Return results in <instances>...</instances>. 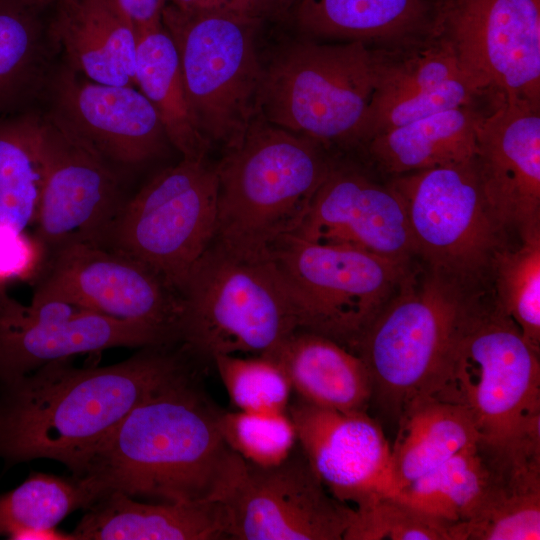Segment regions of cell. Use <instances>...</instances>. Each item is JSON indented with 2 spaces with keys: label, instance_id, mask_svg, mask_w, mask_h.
<instances>
[{
  "label": "cell",
  "instance_id": "cell-15",
  "mask_svg": "<svg viewBox=\"0 0 540 540\" xmlns=\"http://www.w3.org/2000/svg\"><path fill=\"white\" fill-rule=\"evenodd\" d=\"M223 503L228 536L238 540H344L355 515L330 494L298 443L277 465L247 462Z\"/></svg>",
  "mask_w": 540,
  "mask_h": 540
},
{
  "label": "cell",
  "instance_id": "cell-8",
  "mask_svg": "<svg viewBox=\"0 0 540 540\" xmlns=\"http://www.w3.org/2000/svg\"><path fill=\"white\" fill-rule=\"evenodd\" d=\"M162 25L175 45L187 99L204 138L228 150L258 114L261 20L233 10L190 11L167 3Z\"/></svg>",
  "mask_w": 540,
  "mask_h": 540
},
{
  "label": "cell",
  "instance_id": "cell-33",
  "mask_svg": "<svg viewBox=\"0 0 540 540\" xmlns=\"http://www.w3.org/2000/svg\"><path fill=\"white\" fill-rule=\"evenodd\" d=\"M30 111L0 118V228L24 233L35 222L41 169Z\"/></svg>",
  "mask_w": 540,
  "mask_h": 540
},
{
  "label": "cell",
  "instance_id": "cell-11",
  "mask_svg": "<svg viewBox=\"0 0 540 540\" xmlns=\"http://www.w3.org/2000/svg\"><path fill=\"white\" fill-rule=\"evenodd\" d=\"M217 206L216 165L182 158L127 199L102 246L146 264L180 292L214 239Z\"/></svg>",
  "mask_w": 540,
  "mask_h": 540
},
{
  "label": "cell",
  "instance_id": "cell-24",
  "mask_svg": "<svg viewBox=\"0 0 540 540\" xmlns=\"http://www.w3.org/2000/svg\"><path fill=\"white\" fill-rule=\"evenodd\" d=\"M71 532L73 540L227 539L223 502H140L121 492L100 497Z\"/></svg>",
  "mask_w": 540,
  "mask_h": 540
},
{
  "label": "cell",
  "instance_id": "cell-4",
  "mask_svg": "<svg viewBox=\"0 0 540 540\" xmlns=\"http://www.w3.org/2000/svg\"><path fill=\"white\" fill-rule=\"evenodd\" d=\"M539 355L491 289L475 294L428 397L463 408L489 445L540 438Z\"/></svg>",
  "mask_w": 540,
  "mask_h": 540
},
{
  "label": "cell",
  "instance_id": "cell-21",
  "mask_svg": "<svg viewBox=\"0 0 540 540\" xmlns=\"http://www.w3.org/2000/svg\"><path fill=\"white\" fill-rule=\"evenodd\" d=\"M474 163L496 220L519 239L540 232V111L503 103L483 116Z\"/></svg>",
  "mask_w": 540,
  "mask_h": 540
},
{
  "label": "cell",
  "instance_id": "cell-5",
  "mask_svg": "<svg viewBox=\"0 0 540 540\" xmlns=\"http://www.w3.org/2000/svg\"><path fill=\"white\" fill-rule=\"evenodd\" d=\"M180 293L179 345L194 360L236 353L265 356L298 328L272 260L243 257L214 240Z\"/></svg>",
  "mask_w": 540,
  "mask_h": 540
},
{
  "label": "cell",
  "instance_id": "cell-32",
  "mask_svg": "<svg viewBox=\"0 0 540 540\" xmlns=\"http://www.w3.org/2000/svg\"><path fill=\"white\" fill-rule=\"evenodd\" d=\"M102 496L91 476L33 472L19 486L0 494V536L22 540L28 532L55 528L67 515L88 509Z\"/></svg>",
  "mask_w": 540,
  "mask_h": 540
},
{
  "label": "cell",
  "instance_id": "cell-1",
  "mask_svg": "<svg viewBox=\"0 0 540 540\" xmlns=\"http://www.w3.org/2000/svg\"><path fill=\"white\" fill-rule=\"evenodd\" d=\"M177 345L143 347L105 367L76 368L70 358L0 382V458L64 464L75 476L141 402L194 373Z\"/></svg>",
  "mask_w": 540,
  "mask_h": 540
},
{
  "label": "cell",
  "instance_id": "cell-3",
  "mask_svg": "<svg viewBox=\"0 0 540 540\" xmlns=\"http://www.w3.org/2000/svg\"><path fill=\"white\" fill-rule=\"evenodd\" d=\"M335 159L321 143L269 123L258 112L217 163L214 241L247 258L269 259L294 234Z\"/></svg>",
  "mask_w": 540,
  "mask_h": 540
},
{
  "label": "cell",
  "instance_id": "cell-13",
  "mask_svg": "<svg viewBox=\"0 0 540 540\" xmlns=\"http://www.w3.org/2000/svg\"><path fill=\"white\" fill-rule=\"evenodd\" d=\"M30 114L41 169L35 238L46 257L72 243L102 246L127 201L115 168L48 111Z\"/></svg>",
  "mask_w": 540,
  "mask_h": 540
},
{
  "label": "cell",
  "instance_id": "cell-37",
  "mask_svg": "<svg viewBox=\"0 0 540 540\" xmlns=\"http://www.w3.org/2000/svg\"><path fill=\"white\" fill-rule=\"evenodd\" d=\"M219 424L227 443L248 463L270 467L284 461L297 445L288 412L223 411Z\"/></svg>",
  "mask_w": 540,
  "mask_h": 540
},
{
  "label": "cell",
  "instance_id": "cell-41",
  "mask_svg": "<svg viewBox=\"0 0 540 540\" xmlns=\"http://www.w3.org/2000/svg\"><path fill=\"white\" fill-rule=\"evenodd\" d=\"M286 0H244V12L259 20L279 18Z\"/></svg>",
  "mask_w": 540,
  "mask_h": 540
},
{
  "label": "cell",
  "instance_id": "cell-6",
  "mask_svg": "<svg viewBox=\"0 0 540 540\" xmlns=\"http://www.w3.org/2000/svg\"><path fill=\"white\" fill-rule=\"evenodd\" d=\"M374 92L371 47L301 37L263 65L258 112L326 148L359 147Z\"/></svg>",
  "mask_w": 540,
  "mask_h": 540
},
{
  "label": "cell",
  "instance_id": "cell-9",
  "mask_svg": "<svg viewBox=\"0 0 540 540\" xmlns=\"http://www.w3.org/2000/svg\"><path fill=\"white\" fill-rule=\"evenodd\" d=\"M402 198L423 268L468 294L491 288L493 264L508 233L482 193L474 158L390 177Z\"/></svg>",
  "mask_w": 540,
  "mask_h": 540
},
{
  "label": "cell",
  "instance_id": "cell-36",
  "mask_svg": "<svg viewBox=\"0 0 540 540\" xmlns=\"http://www.w3.org/2000/svg\"><path fill=\"white\" fill-rule=\"evenodd\" d=\"M354 511L344 540H450L453 523L397 496L375 497Z\"/></svg>",
  "mask_w": 540,
  "mask_h": 540
},
{
  "label": "cell",
  "instance_id": "cell-27",
  "mask_svg": "<svg viewBox=\"0 0 540 540\" xmlns=\"http://www.w3.org/2000/svg\"><path fill=\"white\" fill-rule=\"evenodd\" d=\"M482 117L473 105L447 109L376 134L360 148L389 177L467 162Z\"/></svg>",
  "mask_w": 540,
  "mask_h": 540
},
{
  "label": "cell",
  "instance_id": "cell-39",
  "mask_svg": "<svg viewBox=\"0 0 540 540\" xmlns=\"http://www.w3.org/2000/svg\"><path fill=\"white\" fill-rule=\"evenodd\" d=\"M133 24L138 37L162 25V11L168 0H108Z\"/></svg>",
  "mask_w": 540,
  "mask_h": 540
},
{
  "label": "cell",
  "instance_id": "cell-29",
  "mask_svg": "<svg viewBox=\"0 0 540 540\" xmlns=\"http://www.w3.org/2000/svg\"><path fill=\"white\" fill-rule=\"evenodd\" d=\"M396 425L391 460L399 493L480 438L463 408L430 397L410 404Z\"/></svg>",
  "mask_w": 540,
  "mask_h": 540
},
{
  "label": "cell",
  "instance_id": "cell-31",
  "mask_svg": "<svg viewBox=\"0 0 540 540\" xmlns=\"http://www.w3.org/2000/svg\"><path fill=\"white\" fill-rule=\"evenodd\" d=\"M491 481V455L478 440L403 488L397 497L431 515L460 523L479 510Z\"/></svg>",
  "mask_w": 540,
  "mask_h": 540
},
{
  "label": "cell",
  "instance_id": "cell-2",
  "mask_svg": "<svg viewBox=\"0 0 540 540\" xmlns=\"http://www.w3.org/2000/svg\"><path fill=\"white\" fill-rule=\"evenodd\" d=\"M221 409L199 388L195 372L137 405L91 458L84 474L103 495L121 492L154 502H224L247 462L227 443Z\"/></svg>",
  "mask_w": 540,
  "mask_h": 540
},
{
  "label": "cell",
  "instance_id": "cell-43",
  "mask_svg": "<svg viewBox=\"0 0 540 540\" xmlns=\"http://www.w3.org/2000/svg\"><path fill=\"white\" fill-rule=\"evenodd\" d=\"M537 2H540V0H536Z\"/></svg>",
  "mask_w": 540,
  "mask_h": 540
},
{
  "label": "cell",
  "instance_id": "cell-30",
  "mask_svg": "<svg viewBox=\"0 0 540 540\" xmlns=\"http://www.w3.org/2000/svg\"><path fill=\"white\" fill-rule=\"evenodd\" d=\"M135 84L155 108L171 146L182 158H206L211 145L195 121L177 51L163 25L139 36Z\"/></svg>",
  "mask_w": 540,
  "mask_h": 540
},
{
  "label": "cell",
  "instance_id": "cell-18",
  "mask_svg": "<svg viewBox=\"0 0 540 540\" xmlns=\"http://www.w3.org/2000/svg\"><path fill=\"white\" fill-rule=\"evenodd\" d=\"M371 49L374 92L358 148L376 134L447 109L473 105L483 95L451 45L438 34L401 46Z\"/></svg>",
  "mask_w": 540,
  "mask_h": 540
},
{
  "label": "cell",
  "instance_id": "cell-34",
  "mask_svg": "<svg viewBox=\"0 0 540 540\" xmlns=\"http://www.w3.org/2000/svg\"><path fill=\"white\" fill-rule=\"evenodd\" d=\"M496 257L491 291L524 340L540 353V232L519 239Z\"/></svg>",
  "mask_w": 540,
  "mask_h": 540
},
{
  "label": "cell",
  "instance_id": "cell-22",
  "mask_svg": "<svg viewBox=\"0 0 540 540\" xmlns=\"http://www.w3.org/2000/svg\"><path fill=\"white\" fill-rule=\"evenodd\" d=\"M437 8L438 0H286L279 18L304 38L388 48L434 35Z\"/></svg>",
  "mask_w": 540,
  "mask_h": 540
},
{
  "label": "cell",
  "instance_id": "cell-12",
  "mask_svg": "<svg viewBox=\"0 0 540 540\" xmlns=\"http://www.w3.org/2000/svg\"><path fill=\"white\" fill-rule=\"evenodd\" d=\"M435 32L496 106L540 111V2L438 0Z\"/></svg>",
  "mask_w": 540,
  "mask_h": 540
},
{
  "label": "cell",
  "instance_id": "cell-23",
  "mask_svg": "<svg viewBox=\"0 0 540 540\" xmlns=\"http://www.w3.org/2000/svg\"><path fill=\"white\" fill-rule=\"evenodd\" d=\"M48 25L64 64L107 85L135 84L138 34L108 0H57Z\"/></svg>",
  "mask_w": 540,
  "mask_h": 540
},
{
  "label": "cell",
  "instance_id": "cell-10",
  "mask_svg": "<svg viewBox=\"0 0 540 540\" xmlns=\"http://www.w3.org/2000/svg\"><path fill=\"white\" fill-rule=\"evenodd\" d=\"M270 259L292 301L299 329L352 349L411 270L356 248L282 238Z\"/></svg>",
  "mask_w": 540,
  "mask_h": 540
},
{
  "label": "cell",
  "instance_id": "cell-42",
  "mask_svg": "<svg viewBox=\"0 0 540 540\" xmlns=\"http://www.w3.org/2000/svg\"><path fill=\"white\" fill-rule=\"evenodd\" d=\"M21 2L43 11L45 8L53 6L57 0H20Z\"/></svg>",
  "mask_w": 540,
  "mask_h": 540
},
{
  "label": "cell",
  "instance_id": "cell-17",
  "mask_svg": "<svg viewBox=\"0 0 540 540\" xmlns=\"http://www.w3.org/2000/svg\"><path fill=\"white\" fill-rule=\"evenodd\" d=\"M44 96L47 111L114 168L147 163L171 145L155 108L136 86L96 83L62 63Z\"/></svg>",
  "mask_w": 540,
  "mask_h": 540
},
{
  "label": "cell",
  "instance_id": "cell-28",
  "mask_svg": "<svg viewBox=\"0 0 540 540\" xmlns=\"http://www.w3.org/2000/svg\"><path fill=\"white\" fill-rule=\"evenodd\" d=\"M40 10L0 0V118L29 111L43 98L60 53Z\"/></svg>",
  "mask_w": 540,
  "mask_h": 540
},
{
  "label": "cell",
  "instance_id": "cell-25",
  "mask_svg": "<svg viewBox=\"0 0 540 540\" xmlns=\"http://www.w3.org/2000/svg\"><path fill=\"white\" fill-rule=\"evenodd\" d=\"M492 481L486 498L467 521L454 523L451 540L540 539V440L497 448L486 444Z\"/></svg>",
  "mask_w": 540,
  "mask_h": 540
},
{
  "label": "cell",
  "instance_id": "cell-19",
  "mask_svg": "<svg viewBox=\"0 0 540 540\" xmlns=\"http://www.w3.org/2000/svg\"><path fill=\"white\" fill-rule=\"evenodd\" d=\"M287 412L298 445L337 500L356 509L378 496L399 495L391 446L367 412L343 413L299 398Z\"/></svg>",
  "mask_w": 540,
  "mask_h": 540
},
{
  "label": "cell",
  "instance_id": "cell-7",
  "mask_svg": "<svg viewBox=\"0 0 540 540\" xmlns=\"http://www.w3.org/2000/svg\"><path fill=\"white\" fill-rule=\"evenodd\" d=\"M420 270L411 268L351 349L369 372L371 403L395 424L410 404L428 397L474 295Z\"/></svg>",
  "mask_w": 540,
  "mask_h": 540
},
{
  "label": "cell",
  "instance_id": "cell-20",
  "mask_svg": "<svg viewBox=\"0 0 540 540\" xmlns=\"http://www.w3.org/2000/svg\"><path fill=\"white\" fill-rule=\"evenodd\" d=\"M294 235L411 265L415 258L401 196L361 169L334 161Z\"/></svg>",
  "mask_w": 540,
  "mask_h": 540
},
{
  "label": "cell",
  "instance_id": "cell-38",
  "mask_svg": "<svg viewBox=\"0 0 540 540\" xmlns=\"http://www.w3.org/2000/svg\"><path fill=\"white\" fill-rule=\"evenodd\" d=\"M46 258L35 237L0 228V283L39 275Z\"/></svg>",
  "mask_w": 540,
  "mask_h": 540
},
{
  "label": "cell",
  "instance_id": "cell-14",
  "mask_svg": "<svg viewBox=\"0 0 540 540\" xmlns=\"http://www.w3.org/2000/svg\"><path fill=\"white\" fill-rule=\"evenodd\" d=\"M32 299H60L150 327L179 344L181 293L146 264L91 243L48 255Z\"/></svg>",
  "mask_w": 540,
  "mask_h": 540
},
{
  "label": "cell",
  "instance_id": "cell-40",
  "mask_svg": "<svg viewBox=\"0 0 540 540\" xmlns=\"http://www.w3.org/2000/svg\"><path fill=\"white\" fill-rule=\"evenodd\" d=\"M167 3L190 11L233 10L245 13L244 0H168Z\"/></svg>",
  "mask_w": 540,
  "mask_h": 540
},
{
  "label": "cell",
  "instance_id": "cell-26",
  "mask_svg": "<svg viewBox=\"0 0 540 540\" xmlns=\"http://www.w3.org/2000/svg\"><path fill=\"white\" fill-rule=\"evenodd\" d=\"M297 398L343 413L367 412L372 384L363 360L324 335L297 328L271 353Z\"/></svg>",
  "mask_w": 540,
  "mask_h": 540
},
{
  "label": "cell",
  "instance_id": "cell-16",
  "mask_svg": "<svg viewBox=\"0 0 540 540\" xmlns=\"http://www.w3.org/2000/svg\"><path fill=\"white\" fill-rule=\"evenodd\" d=\"M176 345L145 325L60 300L26 306L0 290V382L77 354L113 347Z\"/></svg>",
  "mask_w": 540,
  "mask_h": 540
},
{
  "label": "cell",
  "instance_id": "cell-35",
  "mask_svg": "<svg viewBox=\"0 0 540 540\" xmlns=\"http://www.w3.org/2000/svg\"><path fill=\"white\" fill-rule=\"evenodd\" d=\"M213 363L233 404L247 412H285L292 387L281 366L266 356L218 355Z\"/></svg>",
  "mask_w": 540,
  "mask_h": 540
}]
</instances>
